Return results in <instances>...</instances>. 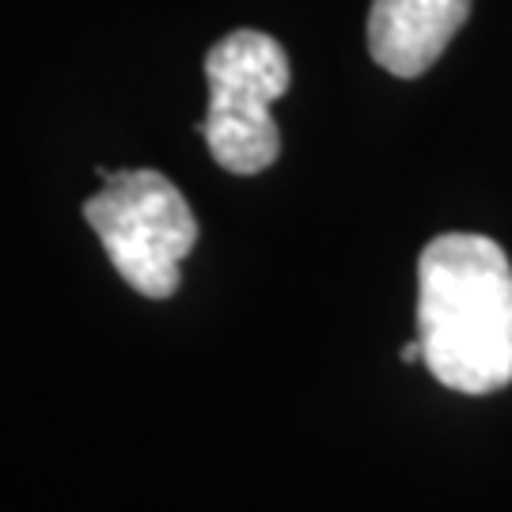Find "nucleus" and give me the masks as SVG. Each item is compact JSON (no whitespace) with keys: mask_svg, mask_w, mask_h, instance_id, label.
<instances>
[{"mask_svg":"<svg viewBox=\"0 0 512 512\" xmlns=\"http://www.w3.org/2000/svg\"><path fill=\"white\" fill-rule=\"evenodd\" d=\"M421 365L448 391L490 395L512 384V262L501 243L448 232L418 258Z\"/></svg>","mask_w":512,"mask_h":512,"instance_id":"obj_1","label":"nucleus"},{"mask_svg":"<svg viewBox=\"0 0 512 512\" xmlns=\"http://www.w3.org/2000/svg\"><path fill=\"white\" fill-rule=\"evenodd\" d=\"M103 190L84 202L110 266L148 300L175 296L183 258L198 243V220L179 186L160 171H99Z\"/></svg>","mask_w":512,"mask_h":512,"instance_id":"obj_2","label":"nucleus"},{"mask_svg":"<svg viewBox=\"0 0 512 512\" xmlns=\"http://www.w3.org/2000/svg\"><path fill=\"white\" fill-rule=\"evenodd\" d=\"M209 110L198 133L224 171L258 175L281 156L274 107L289 92V57L266 31H232L205 54Z\"/></svg>","mask_w":512,"mask_h":512,"instance_id":"obj_3","label":"nucleus"},{"mask_svg":"<svg viewBox=\"0 0 512 512\" xmlns=\"http://www.w3.org/2000/svg\"><path fill=\"white\" fill-rule=\"evenodd\" d=\"M471 16V0H372L368 54L391 76L429 73Z\"/></svg>","mask_w":512,"mask_h":512,"instance_id":"obj_4","label":"nucleus"},{"mask_svg":"<svg viewBox=\"0 0 512 512\" xmlns=\"http://www.w3.org/2000/svg\"><path fill=\"white\" fill-rule=\"evenodd\" d=\"M399 357H403V361H410V365H414V361H421V342H418V338H414V342H406Z\"/></svg>","mask_w":512,"mask_h":512,"instance_id":"obj_5","label":"nucleus"}]
</instances>
